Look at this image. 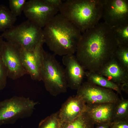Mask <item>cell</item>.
Wrapping results in <instances>:
<instances>
[{
    "label": "cell",
    "instance_id": "1",
    "mask_svg": "<svg viewBox=\"0 0 128 128\" xmlns=\"http://www.w3.org/2000/svg\"><path fill=\"white\" fill-rule=\"evenodd\" d=\"M118 46L112 27L100 23L83 33L75 56L85 70L97 73L113 56Z\"/></svg>",
    "mask_w": 128,
    "mask_h": 128
},
{
    "label": "cell",
    "instance_id": "2",
    "mask_svg": "<svg viewBox=\"0 0 128 128\" xmlns=\"http://www.w3.org/2000/svg\"><path fill=\"white\" fill-rule=\"evenodd\" d=\"M44 43L55 55L74 54L81 36L74 25L60 14H57L44 27Z\"/></svg>",
    "mask_w": 128,
    "mask_h": 128
},
{
    "label": "cell",
    "instance_id": "3",
    "mask_svg": "<svg viewBox=\"0 0 128 128\" xmlns=\"http://www.w3.org/2000/svg\"><path fill=\"white\" fill-rule=\"evenodd\" d=\"M104 0H67L60 14L83 33L97 25L102 18Z\"/></svg>",
    "mask_w": 128,
    "mask_h": 128
},
{
    "label": "cell",
    "instance_id": "4",
    "mask_svg": "<svg viewBox=\"0 0 128 128\" xmlns=\"http://www.w3.org/2000/svg\"><path fill=\"white\" fill-rule=\"evenodd\" d=\"M55 55L43 49L41 56V81L46 90L53 96L66 92L68 87L64 69Z\"/></svg>",
    "mask_w": 128,
    "mask_h": 128
},
{
    "label": "cell",
    "instance_id": "5",
    "mask_svg": "<svg viewBox=\"0 0 128 128\" xmlns=\"http://www.w3.org/2000/svg\"><path fill=\"white\" fill-rule=\"evenodd\" d=\"M38 103L29 98L16 96L0 101V126L30 117Z\"/></svg>",
    "mask_w": 128,
    "mask_h": 128
},
{
    "label": "cell",
    "instance_id": "6",
    "mask_svg": "<svg viewBox=\"0 0 128 128\" xmlns=\"http://www.w3.org/2000/svg\"><path fill=\"white\" fill-rule=\"evenodd\" d=\"M0 36L28 50L34 49L43 38L42 28L28 19L7 29Z\"/></svg>",
    "mask_w": 128,
    "mask_h": 128
},
{
    "label": "cell",
    "instance_id": "7",
    "mask_svg": "<svg viewBox=\"0 0 128 128\" xmlns=\"http://www.w3.org/2000/svg\"><path fill=\"white\" fill-rule=\"evenodd\" d=\"M1 54L8 78L14 80L27 74L21 59L20 46L4 41Z\"/></svg>",
    "mask_w": 128,
    "mask_h": 128
},
{
    "label": "cell",
    "instance_id": "8",
    "mask_svg": "<svg viewBox=\"0 0 128 128\" xmlns=\"http://www.w3.org/2000/svg\"><path fill=\"white\" fill-rule=\"evenodd\" d=\"M59 9L45 0L27 1L23 12L28 20L39 27H44L57 14Z\"/></svg>",
    "mask_w": 128,
    "mask_h": 128
},
{
    "label": "cell",
    "instance_id": "9",
    "mask_svg": "<svg viewBox=\"0 0 128 128\" xmlns=\"http://www.w3.org/2000/svg\"><path fill=\"white\" fill-rule=\"evenodd\" d=\"M77 90V95L87 105L107 103L116 104L120 100L113 90L87 81L82 82Z\"/></svg>",
    "mask_w": 128,
    "mask_h": 128
},
{
    "label": "cell",
    "instance_id": "10",
    "mask_svg": "<svg viewBox=\"0 0 128 128\" xmlns=\"http://www.w3.org/2000/svg\"><path fill=\"white\" fill-rule=\"evenodd\" d=\"M102 18L111 27L128 24V0H104Z\"/></svg>",
    "mask_w": 128,
    "mask_h": 128
},
{
    "label": "cell",
    "instance_id": "11",
    "mask_svg": "<svg viewBox=\"0 0 128 128\" xmlns=\"http://www.w3.org/2000/svg\"><path fill=\"white\" fill-rule=\"evenodd\" d=\"M44 43L43 38L32 50L26 49L20 46L21 56L23 65L27 74L34 80H41V56Z\"/></svg>",
    "mask_w": 128,
    "mask_h": 128
},
{
    "label": "cell",
    "instance_id": "12",
    "mask_svg": "<svg viewBox=\"0 0 128 128\" xmlns=\"http://www.w3.org/2000/svg\"><path fill=\"white\" fill-rule=\"evenodd\" d=\"M96 73L120 87L122 91H128V70L114 55Z\"/></svg>",
    "mask_w": 128,
    "mask_h": 128
},
{
    "label": "cell",
    "instance_id": "13",
    "mask_svg": "<svg viewBox=\"0 0 128 128\" xmlns=\"http://www.w3.org/2000/svg\"><path fill=\"white\" fill-rule=\"evenodd\" d=\"M62 61L68 87L77 90L82 83L85 72L74 54L63 56Z\"/></svg>",
    "mask_w": 128,
    "mask_h": 128
},
{
    "label": "cell",
    "instance_id": "14",
    "mask_svg": "<svg viewBox=\"0 0 128 128\" xmlns=\"http://www.w3.org/2000/svg\"><path fill=\"white\" fill-rule=\"evenodd\" d=\"M86 107L85 102L79 95L69 97L58 112L60 123L73 120L86 111Z\"/></svg>",
    "mask_w": 128,
    "mask_h": 128
},
{
    "label": "cell",
    "instance_id": "15",
    "mask_svg": "<svg viewBox=\"0 0 128 128\" xmlns=\"http://www.w3.org/2000/svg\"><path fill=\"white\" fill-rule=\"evenodd\" d=\"M116 104L107 103L87 105L86 111L92 121L99 123L113 119Z\"/></svg>",
    "mask_w": 128,
    "mask_h": 128
},
{
    "label": "cell",
    "instance_id": "16",
    "mask_svg": "<svg viewBox=\"0 0 128 128\" xmlns=\"http://www.w3.org/2000/svg\"><path fill=\"white\" fill-rule=\"evenodd\" d=\"M85 76L87 79V81L101 87L115 91L121 95L122 90L120 87L98 73L86 71Z\"/></svg>",
    "mask_w": 128,
    "mask_h": 128
},
{
    "label": "cell",
    "instance_id": "17",
    "mask_svg": "<svg viewBox=\"0 0 128 128\" xmlns=\"http://www.w3.org/2000/svg\"><path fill=\"white\" fill-rule=\"evenodd\" d=\"M17 17L4 5H0V32H4L13 26Z\"/></svg>",
    "mask_w": 128,
    "mask_h": 128
},
{
    "label": "cell",
    "instance_id": "18",
    "mask_svg": "<svg viewBox=\"0 0 128 128\" xmlns=\"http://www.w3.org/2000/svg\"><path fill=\"white\" fill-rule=\"evenodd\" d=\"M91 121L86 111L71 121L60 123V128H89Z\"/></svg>",
    "mask_w": 128,
    "mask_h": 128
},
{
    "label": "cell",
    "instance_id": "19",
    "mask_svg": "<svg viewBox=\"0 0 128 128\" xmlns=\"http://www.w3.org/2000/svg\"><path fill=\"white\" fill-rule=\"evenodd\" d=\"M119 45H128V24L111 27Z\"/></svg>",
    "mask_w": 128,
    "mask_h": 128
},
{
    "label": "cell",
    "instance_id": "20",
    "mask_svg": "<svg viewBox=\"0 0 128 128\" xmlns=\"http://www.w3.org/2000/svg\"><path fill=\"white\" fill-rule=\"evenodd\" d=\"M128 100L122 98L116 104L115 108L113 119L122 120L128 118Z\"/></svg>",
    "mask_w": 128,
    "mask_h": 128
},
{
    "label": "cell",
    "instance_id": "21",
    "mask_svg": "<svg viewBox=\"0 0 128 128\" xmlns=\"http://www.w3.org/2000/svg\"><path fill=\"white\" fill-rule=\"evenodd\" d=\"M60 124L57 112L41 120L37 128H60Z\"/></svg>",
    "mask_w": 128,
    "mask_h": 128
},
{
    "label": "cell",
    "instance_id": "22",
    "mask_svg": "<svg viewBox=\"0 0 128 128\" xmlns=\"http://www.w3.org/2000/svg\"><path fill=\"white\" fill-rule=\"evenodd\" d=\"M114 56L122 65L128 70V45H119Z\"/></svg>",
    "mask_w": 128,
    "mask_h": 128
},
{
    "label": "cell",
    "instance_id": "23",
    "mask_svg": "<svg viewBox=\"0 0 128 128\" xmlns=\"http://www.w3.org/2000/svg\"><path fill=\"white\" fill-rule=\"evenodd\" d=\"M3 41V38L0 36V91L5 87L8 78L2 56V47Z\"/></svg>",
    "mask_w": 128,
    "mask_h": 128
},
{
    "label": "cell",
    "instance_id": "24",
    "mask_svg": "<svg viewBox=\"0 0 128 128\" xmlns=\"http://www.w3.org/2000/svg\"><path fill=\"white\" fill-rule=\"evenodd\" d=\"M26 0H9L10 10L16 17L20 16L23 12Z\"/></svg>",
    "mask_w": 128,
    "mask_h": 128
},
{
    "label": "cell",
    "instance_id": "25",
    "mask_svg": "<svg viewBox=\"0 0 128 128\" xmlns=\"http://www.w3.org/2000/svg\"><path fill=\"white\" fill-rule=\"evenodd\" d=\"M47 3L59 9L63 2L61 0H45Z\"/></svg>",
    "mask_w": 128,
    "mask_h": 128
},
{
    "label": "cell",
    "instance_id": "26",
    "mask_svg": "<svg viewBox=\"0 0 128 128\" xmlns=\"http://www.w3.org/2000/svg\"><path fill=\"white\" fill-rule=\"evenodd\" d=\"M115 128H128V125L124 122H119L115 125Z\"/></svg>",
    "mask_w": 128,
    "mask_h": 128
},
{
    "label": "cell",
    "instance_id": "27",
    "mask_svg": "<svg viewBox=\"0 0 128 128\" xmlns=\"http://www.w3.org/2000/svg\"><path fill=\"white\" fill-rule=\"evenodd\" d=\"M97 128H108L106 126L102 125L98 127Z\"/></svg>",
    "mask_w": 128,
    "mask_h": 128
}]
</instances>
